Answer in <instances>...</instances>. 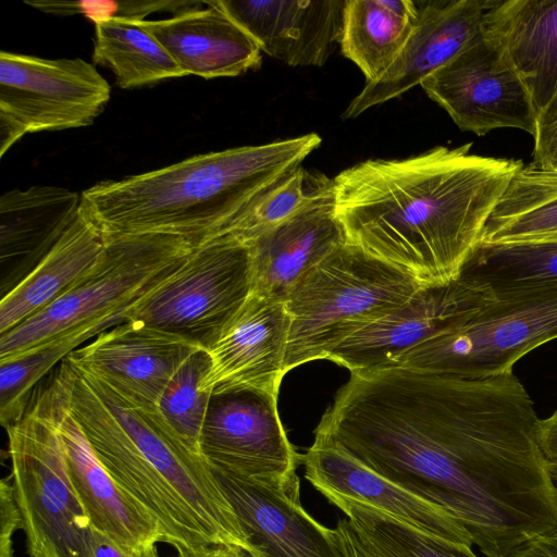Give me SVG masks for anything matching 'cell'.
I'll return each mask as SVG.
<instances>
[{
    "mask_svg": "<svg viewBox=\"0 0 557 557\" xmlns=\"http://www.w3.org/2000/svg\"><path fill=\"white\" fill-rule=\"evenodd\" d=\"M347 242L333 187L295 215L248 243L251 293L285 301L296 284Z\"/></svg>",
    "mask_w": 557,
    "mask_h": 557,
    "instance_id": "44dd1931",
    "label": "cell"
},
{
    "mask_svg": "<svg viewBox=\"0 0 557 557\" xmlns=\"http://www.w3.org/2000/svg\"><path fill=\"white\" fill-rule=\"evenodd\" d=\"M548 470L555 488L557 491V463L548 462Z\"/></svg>",
    "mask_w": 557,
    "mask_h": 557,
    "instance_id": "7bdbcfd3",
    "label": "cell"
},
{
    "mask_svg": "<svg viewBox=\"0 0 557 557\" xmlns=\"http://www.w3.org/2000/svg\"><path fill=\"white\" fill-rule=\"evenodd\" d=\"M82 343L67 336L0 362V420L4 429L25 414L36 384Z\"/></svg>",
    "mask_w": 557,
    "mask_h": 557,
    "instance_id": "d6a6232c",
    "label": "cell"
},
{
    "mask_svg": "<svg viewBox=\"0 0 557 557\" xmlns=\"http://www.w3.org/2000/svg\"><path fill=\"white\" fill-rule=\"evenodd\" d=\"M321 141L310 133L193 156L96 183L81 194V208L106 235H174L198 246L226 233Z\"/></svg>",
    "mask_w": 557,
    "mask_h": 557,
    "instance_id": "277c9868",
    "label": "cell"
},
{
    "mask_svg": "<svg viewBox=\"0 0 557 557\" xmlns=\"http://www.w3.org/2000/svg\"><path fill=\"white\" fill-rule=\"evenodd\" d=\"M214 473L257 557H345L335 530L302 507L300 488Z\"/></svg>",
    "mask_w": 557,
    "mask_h": 557,
    "instance_id": "ac0fdd59",
    "label": "cell"
},
{
    "mask_svg": "<svg viewBox=\"0 0 557 557\" xmlns=\"http://www.w3.org/2000/svg\"><path fill=\"white\" fill-rule=\"evenodd\" d=\"M79 208L81 195L59 186L36 185L4 193L0 197L2 259L25 256L36 264L72 223Z\"/></svg>",
    "mask_w": 557,
    "mask_h": 557,
    "instance_id": "d4e9b609",
    "label": "cell"
},
{
    "mask_svg": "<svg viewBox=\"0 0 557 557\" xmlns=\"http://www.w3.org/2000/svg\"><path fill=\"white\" fill-rule=\"evenodd\" d=\"M188 557H253L249 552L232 546H212Z\"/></svg>",
    "mask_w": 557,
    "mask_h": 557,
    "instance_id": "60d3db41",
    "label": "cell"
},
{
    "mask_svg": "<svg viewBox=\"0 0 557 557\" xmlns=\"http://www.w3.org/2000/svg\"><path fill=\"white\" fill-rule=\"evenodd\" d=\"M557 338V283L496 296L459 326L399 355L388 366L480 379L513 372L523 356Z\"/></svg>",
    "mask_w": 557,
    "mask_h": 557,
    "instance_id": "52a82bcc",
    "label": "cell"
},
{
    "mask_svg": "<svg viewBox=\"0 0 557 557\" xmlns=\"http://www.w3.org/2000/svg\"><path fill=\"white\" fill-rule=\"evenodd\" d=\"M332 187L333 180L300 166L243 214L226 233L248 244L295 215Z\"/></svg>",
    "mask_w": 557,
    "mask_h": 557,
    "instance_id": "1f68e13d",
    "label": "cell"
},
{
    "mask_svg": "<svg viewBox=\"0 0 557 557\" xmlns=\"http://www.w3.org/2000/svg\"><path fill=\"white\" fill-rule=\"evenodd\" d=\"M174 16L141 21L170 53L185 76L205 79L238 76L258 67L261 49L255 39L214 1ZM200 7V5H199Z\"/></svg>",
    "mask_w": 557,
    "mask_h": 557,
    "instance_id": "7402d4cb",
    "label": "cell"
},
{
    "mask_svg": "<svg viewBox=\"0 0 557 557\" xmlns=\"http://www.w3.org/2000/svg\"><path fill=\"white\" fill-rule=\"evenodd\" d=\"M331 504L346 515L368 557H479L472 545L424 532L374 507L347 499Z\"/></svg>",
    "mask_w": 557,
    "mask_h": 557,
    "instance_id": "f546056e",
    "label": "cell"
},
{
    "mask_svg": "<svg viewBox=\"0 0 557 557\" xmlns=\"http://www.w3.org/2000/svg\"><path fill=\"white\" fill-rule=\"evenodd\" d=\"M195 247L174 235H106L102 257L84 278L40 312L0 334V362L67 336L84 343L125 322L128 310Z\"/></svg>",
    "mask_w": 557,
    "mask_h": 557,
    "instance_id": "5b68a950",
    "label": "cell"
},
{
    "mask_svg": "<svg viewBox=\"0 0 557 557\" xmlns=\"http://www.w3.org/2000/svg\"><path fill=\"white\" fill-rule=\"evenodd\" d=\"M140 22L116 18L95 22L92 64L113 72L117 86L123 89L185 76Z\"/></svg>",
    "mask_w": 557,
    "mask_h": 557,
    "instance_id": "83f0119b",
    "label": "cell"
},
{
    "mask_svg": "<svg viewBox=\"0 0 557 557\" xmlns=\"http://www.w3.org/2000/svg\"><path fill=\"white\" fill-rule=\"evenodd\" d=\"M540 444L548 462L557 463V409L541 419Z\"/></svg>",
    "mask_w": 557,
    "mask_h": 557,
    "instance_id": "f35d334b",
    "label": "cell"
},
{
    "mask_svg": "<svg viewBox=\"0 0 557 557\" xmlns=\"http://www.w3.org/2000/svg\"><path fill=\"white\" fill-rule=\"evenodd\" d=\"M290 317L285 301L251 293L207 350V393L255 388L278 394L285 373Z\"/></svg>",
    "mask_w": 557,
    "mask_h": 557,
    "instance_id": "e0dca14e",
    "label": "cell"
},
{
    "mask_svg": "<svg viewBox=\"0 0 557 557\" xmlns=\"http://www.w3.org/2000/svg\"><path fill=\"white\" fill-rule=\"evenodd\" d=\"M51 379L99 461L153 519L177 557L212 546L239 547L256 557L214 471L157 407L126 399L69 355Z\"/></svg>",
    "mask_w": 557,
    "mask_h": 557,
    "instance_id": "3957f363",
    "label": "cell"
},
{
    "mask_svg": "<svg viewBox=\"0 0 557 557\" xmlns=\"http://www.w3.org/2000/svg\"><path fill=\"white\" fill-rule=\"evenodd\" d=\"M22 527V516L10 475L0 483V557H13L12 537Z\"/></svg>",
    "mask_w": 557,
    "mask_h": 557,
    "instance_id": "e575fe53",
    "label": "cell"
},
{
    "mask_svg": "<svg viewBox=\"0 0 557 557\" xmlns=\"http://www.w3.org/2000/svg\"><path fill=\"white\" fill-rule=\"evenodd\" d=\"M32 398L57 428L72 484L90 528L128 553L163 542L153 519L120 488L99 461L52 379Z\"/></svg>",
    "mask_w": 557,
    "mask_h": 557,
    "instance_id": "5bb4252c",
    "label": "cell"
},
{
    "mask_svg": "<svg viewBox=\"0 0 557 557\" xmlns=\"http://www.w3.org/2000/svg\"><path fill=\"white\" fill-rule=\"evenodd\" d=\"M435 147L401 160H367L337 174L335 213L347 242L422 285L459 278L520 160Z\"/></svg>",
    "mask_w": 557,
    "mask_h": 557,
    "instance_id": "7a4b0ae2",
    "label": "cell"
},
{
    "mask_svg": "<svg viewBox=\"0 0 557 557\" xmlns=\"http://www.w3.org/2000/svg\"><path fill=\"white\" fill-rule=\"evenodd\" d=\"M201 347L138 321H126L69 354L84 371L126 399L157 407L173 375Z\"/></svg>",
    "mask_w": 557,
    "mask_h": 557,
    "instance_id": "9a60e30c",
    "label": "cell"
},
{
    "mask_svg": "<svg viewBox=\"0 0 557 557\" xmlns=\"http://www.w3.org/2000/svg\"><path fill=\"white\" fill-rule=\"evenodd\" d=\"M262 52L292 66L323 65L339 45L346 0H215Z\"/></svg>",
    "mask_w": 557,
    "mask_h": 557,
    "instance_id": "d6986e66",
    "label": "cell"
},
{
    "mask_svg": "<svg viewBox=\"0 0 557 557\" xmlns=\"http://www.w3.org/2000/svg\"><path fill=\"white\" fill-rule=\"evenodd\" d=\"M208 366V351L196 350L173 375L157 406L185 445L200 456V434L212 396L201 387Z\"/></svg>",
    "mask_w": 557,
    "mask_h": 557,
    "instance_id": "4dcf8cb0",
    "label": "cell"
},
{
    "mask_svg": "<svg viewBox=\"0 0 557 557\" xmlns=\"http://www.w3.org/2000/svg\"><path fill=\"white\" fill-rule=\"evenodd\" d=\"M462 131L519 128L533 138L537 113L523 82L483 33L420 85Z\"/></svg>",
    "mask_w": 557,
    "mask_h": 557,
    "instance_id": "7c38bea8",
    "label": "cell"
},
{
    "mask_svg": "<svg viewBox=\"0 0 557 557\" xmlns=\"http://www.w3.org/2000/svg\"><path fill=\"white\" fill-rule=\"evenodd\" d=\"M199 449L213 471L284 488H300L301 462L277 411V395L255 388L213 394Z\"/></svg>",
    "mask_w": 557,
    "mask_h": 557,
    "instance_id": "8fae6325",
    "label": "cell"
},
{
    "mask_svg": "<svg viewBox=\"0 0 557 557\" xmlns=\"http://www.w3.org/2000/svg\"><path fill=\"white\" fill-rule=\"evenodd\" d=\"M491 0L416 1L418 17L401 51L376 81L366 83L343 113L355 119L397 98L454 59L483 33Z\"/></svg>",
    "mask_w": 557,
    "mask_h": 557,
    "instance_id": "2e32d148",
    "label": "cell"
},
{
    "mask_svg": "<svg viewBox=\"0 0 557 557\" xmlns=\"http://www.w3.org/2000/svg\"><path fill=\"white\" fill-rule=\"evenodd\" d=\"M492 300L461 278L422 286L406 304L342 342L327 359L350 372L388 366L406 350L465 323Z\"/></svg>",
    "mask_w": 557,
    "mask_h": 557,
    "instance_id": "4fadbf2b",
    "label": "cell"
},
{
    "mask_svg": "<svg viewBox=\"0 0 557 557\" xmlns=\"http://www.w3.org/2000/svg\"><path fill=\"white\" fill-rule=\"evenodd\" d=\"M5 430L28 555L89 557L91 528L53 422L30 398L25 414Z\"/></svg>",
    "mask_w": 557,
    "mask_h": 557,
    "instance_id": "ba28073f",
    "label": "cell"
},
{
    "mask_svg": "<svg viewBox=\"0 0 557 557\" xmlns=\"http://www.w3.org/2000/svg\"><path fill=\"white\" fill-rule=\"evenodd\" d=\"M422 286L404 270L346 242L285 300L290 317L285 373L327 359L342 342L406 304Z\"/></svg>",
    "mask_w": 557,
    "mask_h": 557,
    "instance_id": "8992f818",
    "label": "cell"
},
{
    "mask_svg": "<svg viewBox=\"0 0 557 557\" xmlns=\"http://www.w3.org/2000/svg\"><path fill=\"white\" fill-rule=\"evenodd\" d=\"M534 404L513 372L470 379L396 366L350 372L314 431L456 520L485 557L557 533Z\"/></svg>",
    "mask_w": 557,
    "mask_h": 557,
    "instance_id": "6da1fadb",
    "label": "cell"
},
{
    "mask_svg": "<svg viewBox=\"0 0 557 557\" xmlns=\"http://www.w3.org/2000/svg\"><path fill=\"white\" fill-rule=\"evenodd\" d=\"M106 235L79 208L49 251L1 299L0 334L51 305L99 262Z\"/></svg>",
    "mask_w": 557,
    "mask_h": 557,
    "instance_id": "cb8c5ba5",
    "label": "cell"
},
{
    "mask_svg": "<svg viewBox=\"0 0 557 557\" xmlns=\"http://www.w3.org/2000/svg\"><path fill=\"white\" fill-rule=\"evenodd\" d=\"M507 557H557V533L535 536Z\"/></svg>",
    "mask_w": 557,
    "mask_h": 557,
    "instance_id": "74e56055",
    "label": "cell"
},
{
    "mask_svg": "<svg viewBox=\"0 0 557 557\" xmlns=\"http://www.w3.org/2000/svg\"><path fill=\"white\" fill-rule=\"evenodd\" d=\"M459 278L493 296L557 283V239L479 243Z\"/></svg>",
    "mask_w": 557,
    "mask_h": 557,
    "instance_id": "f1b7e54d",
    "label": "cell"
},
{
    "mask_svg": "<svg viewBox=\"0 0 557 557\" xmlns=\"http://www.w3.org/2000/svg\"><path fill=\"white\" fill-rule=\"evenodd\" d=\"M252 290L249 246L225 233L196 246L125 315L208 350Z\"/></svg>",
    "mask_w": 557,
    "mask_h": 557,
    "instance_id": "9c48e42d",
    "label": "cell"
},
{
    "mask_svg": "<svg viewBox=\"0 0 557 557\" xmlns=\"http://www.w3.org/2000/svg\"><path fill=\"white\" fill-rule=\"evenodd\" d=\"M483 35L519 75L539 116L557 94V0H491Z\"/></svg>",
    "mask_w": 557,
    "mask_h": 557,
    "instance_id": "603a6c76",
    "label": "cell"
},
{
    "mask_svg": "<svg viewBox=\"0 0 557 557\" xmlns=\"http://www.w3.org/2000/svg\"><path fill=\"white\" fill-rule=\"evenodd\" d=\"M418 17L412 0H346L339 47L367 83L393 64Z\"/></svg>",
    "mask_w": 557,
    "mask_h": 557,
    "instance_id": "484cf974",
    "label": "cell"
},
{
    "mask_svg": "<svg viewBox=\"0 0 557 557\" xmlns=\"http://www.w3.org/2000/svg\"><path fill=\"white\" fill-rule=\"evenodd\" d=\"M89 557H161L157 546L124 552L112 541L95 530H90L89 535Z\"/></svg>",
    "mask_w": 557,
    "mask_h": 557,
    "instance_id": "d590c367",
    "label": "cell"
},
{
    "mask_svg": "<svg viewBox=\"0 0 557 557\" xmlns=\"http://www.w3.org/2000/svg\"><path fill=\"white\" fill-rule=\"evenodd\" d=\"M534 165L545 170H557V125L537 132L534 137Z\"/></svg>",
    "mask_w": 557,
    "mask_h": 557,
    "instance_id": "8d00e7d4",
    "label": "cell"
},
{
    "mask_svg": "<svg viewBox=\"0 0 557 557\" xmlns=\"http://www.w3.org/2000/svg\"><path fill=\"white\" fill-rule=\"evenodd\" d=\"M26 4L45 13L58 16L82 14L90 21L126 20L145 21L144 18L159 11L182 12L203 4L198 1H157V0H123V1H54L27 0Z\"/></svg>",
    "mask_w": 557,
    "mask_h": 557,
    "instance_id": "836d02e7",
    "label": "cell"
},
{
    "mask_svg": "<svg viewBox=\"0 0 557 557\" xmlns=\"http://www.w3.org/2000/svg\"><path fill=\"white\" fill-rule=\"evenodd\" d=\"M305 476L331 504L354 500L424 532L473 545L468 532L435 505L372 471L334 445L313 441L301 455Z\"/></svg>",
    "mask_w": 557,
    "mask_h": 557,
    "instance_id": "ffe728a7",
    "label": "cell"
},
{
    "mask_svg": "<svg viewBox=\"0 0 557 557\" xmlns=\"http://www.w3.org/2000/svg\"><path fill=\"white\" fill-rule=\"evenodd\" d=\"M109 83L83 59L0 53V156L24 135L88 126L104 110Z\"/></svg>",
    "mask_w": 557,
    "mask_h": 557,
    "instance_id": "30bf717a",
    "label": "cell"
},
{
    "mask_svg": "<svg viewBox=\"0 0 557 557\" xmlns=\"http://www.w3.org/2000/svg\"><path fill=\"white\" fill-rule=\"evenodd\" d=\"M557 239V170L523 165L490 215L479 243Z\"/></svg>",
    "mask_w": 557,
    "mask_h": 557,
    "instance_id": "4316f807",
    "label": "cell"
},
{
    "mask_svg": "<svg viewBox=\"0 0 557 557\" xmlns=\"http://www.w3.org/2000/svg\"><path fill=\"white\" fill-rule=\"evenodd\" d=\"M557 125V94L548 106L537 116V132L552 128ZM537 134V133H536Z\"/></svg>",
    "mask_w": 557,
    "mask_h": 557,
    "instance_id": "b9f144b4",
    "label": "cell"
},
{
    "mask_svg": "<svg viewBox=\"0 0 557 557\" xmlns=\"http://www.w3.org/2000/svg\"><path fill=\"white\" fill-rule=\"evenodd\" d=\"M334 530L345 557H368L357 543L347 519L339 520Z\"/></svg>",
    "mask_w": 557,
    "mask_h": 557,
    "instance_id": "ab89813d",
    "label": "cell"
}]
</instances>
